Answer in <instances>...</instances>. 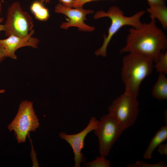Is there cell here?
<instances>
[{"label":"cell","mask_w":167,"mask_h":167,"mask_svg":"<svg viewBox=\"0 0 167 167\" xmlns=\"http://www.w3.org/2000/svg\"><path fill=\"white\" fill-rule=\"evenodd\" d=\"M155 20L142 23L137 28L129 30L126 44L119 51L120 54L135 53L152 58L156 63L167 48V37L156 25Z\"/></svg>","instance_id":"6da1fadb"},{"label":"cell","mask_w":167,"mask_h":167,"mask_svg":"<svg viewBox=\"0 0 167 167\" xmlns=\"http://www.w3.org/2000/svg\"><path fill=\"white\" fill-rule=\"evenodd\" d=\"M154 62L151 58L137 53L123 57L121 75L125 92L137 97L141 83L152 72Z\"/></svg>","instance_id":"7a4b0ae2"},{"label":"cell","mask_w":167,"mask_h":167,"mask_svg":"<svg viewBox=\"0 0 167 167\" xmlns=\"http://www.w3.org/2000/svg\"><path fill=\"white\" fill-rule=\"evenodd\" d=\"M145 13V11L141 10L131 16H126L123 11L116 6H111L106 12L102 10L96 12L93 16L94 19L108 17L111 20V24L107 35L104 36L102 45L95 51L96 55L106 57L107 46L114 34L124 26H130L134 28L139 27L142 24L140 18Z\"/></svg>","instance_id":"3957f363"},{"label":"cell","mask_w":167,"mask_h":167,"mask_svg":"<svg viewBox=\"0 0 167 167\" xmlns=\"http://www.w3.org/2000/svg\"><path fill=\"white\" fill-rule=\"evenodd\" d=\"M31 101L24 100L20 104L18 112L11 122L8 125L10 131H14L19 143L25 142L31 131H34L39 126Z\"/></svg>","instance_id":"277c9868"},{"label":"cell","mask_w":167,"mask_h":167,"mask_svg":"<svg viewBox=\"0 0 167 167\" xmlns=\"http://www.w3.org/2000/svg\"><path fill=\"white\" fill-rule=\"evenodd\" d=\"M137 97L126 92L114 99L108 108L113 117L125 130L135 123L139 113Z\"/></svg>","instance_id":"5b68a950"},{"label":"cell","mask_w":167,"mask_h":167,"mask_svg":"<svg viewBox=\"0 0 167 167\" xmlns=\"http://www.w3.org/2000/svg\"><path fill=\"white\" fill-rule=\"evenodd\" d=\"M124 130L109 113L101 117L94 130L98 139L100 156L106 157L108 156L113 146Z\"/></svg>","instance_id":"8992f818"},{"label":"cell","mask_w":167,"mask_h":167,"mask_svg":"<svg viewBox=\"0 0 167 167\" xmlns=\"http://www.w3.org/2000/svg\"><path fill=\"white\" fill-rule=\"evenodd\" d=\"M4 26L5 35L7 37L14 35L23 37L33 29L34 23L31 16L23 10L20 3L15 2L8 9Z\"/></svg>","instance_id":"52a82bcc"},{"label":"cell","mask_w":167,"mask_h":167,"mask_svg":"<svg viewBox=\"0 0 167 167\" xmlns=\"http://www.w3.org/2000/svg\"><path fill=\"white\" fill-rule=\"evenodd\" d=\"M54 12L63 14L69 19L68 22H64L61 24L60 27L62 29H67L70 27H74L77 28L80 31L88 32L93 31L95 29V27L84 22L87 19V15L94 13L93 10L84 9L83 7H68L59 3L55 6Z\"/></svg>","instance_id":"ba28073f"},{"label":"cell","mask_w":167,"mask_h":167,"mask_svg":"<svg viewBox=\"0 0 167 167\" xmlns=\"http://www.w3.org/2000/svg\"><path fill=\"white\" fill-rule=\"evenodd\" d=\"M99 121L95 117H92L88 125L80 132L74 134L68 135L61 132L59 134L61 138L66 141L71 147L74 155L75 167H80L85 158L81 152L84 147V141L88 134L96 127Z\"/></svg>","instance_id":"9c48e42d"},{"label":"cell","mask_w":167,"mask_h":167,"mask_svg":"<svg viewBox=\"0 0 167 167\" xmlns=\"http://www.w3.org/2000/svg\"><path fill=\"white\" fill-rule=\"evenodd\" d=\"M34 33L33 29L28 36L24 37L11 35L6 39H0V45L5 50L6 57L16 59L17 57L15 52L22 47L29 46L37 48L39 41L38 38L32 36Z\"/></svg>","instance_id":"30bf717a"},{"label":"cell","mask_w":167,"mask_h":167,"mask_svg":"<svg viewBox=\"0 0 167 167\" xmlns=\"http://www.w3.org/2000/svg\"><path fill=\"white\" fill-rule=\"evenodd\" d=\"M167 139V125L162 126L155 133L151 139L145 151L143 157L146 159L152 158L155 150Z\"/></svg>","instance_id":"8fae6325"},{"label":"cell","mask_w":167,"mask_h":167,"mask_svg":"<svg viewBox=\"0 0 167 167\" xmlns=\"http://www.w3.org/2000/svg\"><path fill=\"white\" fill-rule=\"evenodd\" d=\"M149 7L147 9L149 13L151 20L157 19L165 30L167 28V7L165 5L148 4Z\"/></svg>","instance_id":"7c38bea8"},{"label":"cell","mask_w":167,"mask_h":167,"mask_svg":"<svg viewBox=\"0 0 167 167\" xmlns=\"http://www.w3.org/2000/svg\"><path fill=\"white\" fill-rule=\"evenodd\" d=\"M152 93L153 96L156 99L159 100L167 99V78L165 75L159 73Z\"/></svg>","instance_id":"4fadbf2b"},{"label":"cell","mask_w":167,"mask_h":167,"mask_svg":"<svg viewBox=\"0 0 167 167\" xmlns=\"http://www.w3.org/2000/svg\"><path fill=\"white\" fill-rule=\"evenodd\" d=\"M40 1H36L31 5L30 9L36 19L41 21H46L49 18V10Z\"/></svg>","instance_id":"5bb4252c"},{"label":"cell","mask_w":167,"mask_h":167,"mask_svg":"<svg viewBox=\"0 0 167 167\" xmlns=\"http://www.w3.org/2000/svg\"><path fill=\"white\" fill-rule=\"evenodd\" d=\"M154 67L156 71L160 73L167 74V52H163L158 61L156 62Z\"/></svg>","instance_id":"9a60e30c"},{"label":"cell","mask_w":167,"mask_h":167,"mask_svg":"<svg viewBox=\"0 0 167 167\" xmlns=\"http://www.w3.org/2000/svg\"><path fill=\"white\" fill-rule=\"evenodd\" d=\"M84 162L85 166L90 167H109L111 164L110 161L106 159L105 157L101 156L97 157L92 161Z\"/></svg>","instance_id":"2e32d148"},{"label":"cell","mask_w":167,"mask_h":167,"mask_svg":"<svg viewBox=\"0 0 167 167\" xmlns=\"http://www.w3.org/2000/svg\"><path fill=\"white\" fill-rule=\"evenodd\" d=\"M167 165L164 161H161L155 164L148 163L143 161H138L134 164L127 165L128 167H166Z\"/></svg>","instance_id":"e0dca14e"},{"label":"cell","mask_w":167,"mask_h":167,"mask_svg":"<svg viewBox=\"0 0 167 167\" xmlns=\"http://www.w3.org/2000/svg\"><path fill=\"white\" fill-rule=\"evenodd\" d=\"M97 0H73V7H83L84 4L88 2Z\"/></svg>","instance_id":"ac0fdd59"},{"label":"cell","mask_w":167,"mask_h":167,"mask_svg":"<svg viewBox=\"0 0 167 167\" xmlns=\"http://www.w3.org/2000/svg\"><path fill=\"white\" fill-rule=\"evenodd\" d=\"M158 152L161 155L167 156V144H161L158 147Z\"/></svg>","instance_id":"d6986e66"},{"label":"cell","mask_w":167,"mask_h":167,"mask_svg":"<svg viewBox=\"0 0 167 167\" xmlns=\"http://www.w3.org/2000/svg\"><path fill=\"white\" fill-rule=\"evenodd\" d=\"M61 3L67 7H73V0H58Z\"/></svg>","instance_id":"ffe728a7"},{"label":"cell","mask_w":167,"mask_h":167,"mask_svg":"<svg viewBox=\"0 0 167 167\" xmlns=\"http://www.w3.org/2000/svg\"><path fill=\"white\" fill-rule=\"evenodd\" d=\"M148 4L166 5V0H147Z\"/></svg>","instance_id":"44dd1931"},{"label":"cell","mask_w":167,"mask_h":167,"mask_svg":"<svg viewBox=\"0 0 167 167\" xmlns=\"http://www.w3.org/2000/svg\"><path fill=\"white\" fill-rule=\"evenodd\" d=\"M6 57L5 51L0 45V62L3 61Z\"/></svg>","instance_id":"7402d4cb"},{"label":"cell","mask_w":167,"mask_h":167,"mask_svg":"<svg viewBox=\"0 0 167 167\" xmlns=\"http://www.w3.org/2000/svg\"><path fill=\"white\" fill-rule=\"evenodd\" d=\"M3 21V19L2 18L0 17V33L1 32L4 31L5 27L4 25L2 24L1 23Z\"/></svg>","instance_id":"603a6c76"},{"label":"cell","mask_w":167,"mask_h":167,"mask_svg":"<svg viewBox=\"0 0 167 167\" xmlns=\"http://www.w3.org/2000/svg\"><path fill=\"white\" fill-rule=\"evenodd\" d=\"M43 3H49L50 2V0H38Z\"/></svg>","instance_id":"cb8c5ba5"},{"label":"cell","mask_w":167,"mask_h":167,"mask_svg":"<svg viewBox=\"0 0 167 167\" xmlns=\"http://www.w3.org/2000/svg\"><path fill=\"white\" fill-rule=\"evenodd\" d=\"M2 3L1 0H0V17L2 12Z\"/></svg>","instance_id":"d4e9b609"},{"label":"cell","mask_w":167,"mask_h":167,"mask_svg":"<svg viewBox=\"0 0 167 167\" xmlns=\"http://www.w3.org/2000/svg\"><path fill=\"white\" fill-rule=\"evenodd\" d=\"M5 91L4 89H0V93H3L5 92Z\"/></svg>","instance_id":"484cf974"}]
</instances>
